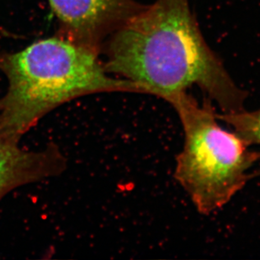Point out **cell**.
Wrapping results in <instances>:
<instances>
[{"instance_id":"cell-4","label":"cell","mask_w":260,"mask_h":260,"mask_svg":"<svg viewBox=\"0 0 260 260\" xmlns=\"http://www.w3.org/2000/svg\"><path fill=\"white\" fill-rule=\"evenodd\" d=\"M62 37L101 53L106 40L147 5L136 0H47Z\"/></svg>"},{"instance_id":"cell-3","label":"cell","mask_w":260,"mask_h":260,"mask_svg":"<svg viewBox=\"0 0 260 260\" xmlns=\"http://www.w3.org/2000/svg\"><path fill=\"white\" fill-rule=\"evenodd\" d=\"M184 129V143L176 157L174 177L189 194L197 211L210 215L222 208L252 179L260 159L235 132L224 129L210 99L202 105L189 93L169 102Z\"/></svg>"},{"instance_id":"cell-5","label":"cell","mask_w":260,"mask_h":260,"mask_svg":"<svg viewBox=\"0 0 260 260\" xmlns=\"http://www.w3.org/2000/svg\"><path fill=\"white\" fill-rule=\"evenodd\" d=\"M67 166L68 159L55 143L29 151L0 136V201L16 188L58 176Z\"/></svg>"},{"instance_id":"cell-2","label":"cell","mask_w":260,"mask_h":260,"mask_svg":"<svg viewBox=\"0 0 260 260\" xmlns=\"http://www.w3.org/2000/svg\"><path fill=\"white\" fill-rule=\"evenodd\" d=\"M101 53L66 37L39 40L19 52H0V72L8 81L0 97V136L20 141L55 109L101 93H145L127 79L106 71Z\"/></svg>"},{"instance_id":"cell-1","label":"cell","mask_w":260,"mask_h":260,"mask_svg":"<svg viewBox=\"0 0 260 260\" xmlns=\"http://www.w3.org/2000/svg\"><path fill=\"white\" fill-rule=\"evenodd\" d=\"M105 69L167 102L197 85L222 113L248 97L202 36L189 0H156L104 43Z\"/></svg>"},{"instance_id":"cell-6","label":"cell","mask_w":260,"mask_h":260,"mask_svg":"<svg viewBox=\"0 0 260 260\" xmlns=\"http://www.w3.org/2000/svg\"><path fill=\"white\" fill-rule=\"evenodd\" d=\"M218 120L231 125L233 132L252 146L260 147V109L257 111H243L234 113L217 114ZM260 152V151H259ZM260 176V168L252 173V178Z\"/></svg>"}]
</instances>
